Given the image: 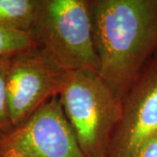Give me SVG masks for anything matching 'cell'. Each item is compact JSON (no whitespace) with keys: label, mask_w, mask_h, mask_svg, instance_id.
Segmentation results:
<instances>
[{"label":"cell","mask_w":157,"mask_h":157,"mask_svg":"<svg viewBox=\"0 0 157 157\" xmlns=\"http://www.w3.org/2000/svg\"><path fill=\"white\" fill-rule=\"evenodd\" d=\"M98 74L122 101L157 51V0H91Z\"/></svg>","instance_id":"obj_1"},{"label":"cell","mask_w":157,"mask_h":157,"mask_svg":"<svg viewBox=\"0 0 157 157\" xmlns=\"http://www.w3.org/2000/svg\"><path fill=\"white\" fill-rule=\"evenodd\" d=\"M59 98L85 156H108L121 120L122 101L91 70L70 72Z\"/></svg>","instance_id":"obj_2"},{"label":"cell","mask_w":157,"mask_h":157,"mask_svg":"<svg viewBox=\"0 0 157 157\" xmlns=\"http://www.w3.org/2000/svg\"><path fill=\"white\" fill-rule=\"evenodd\" d=\"M30 33L67 72L98 73L91 0H41Z\"/></svg>","instance_id":"obj_3"},{"label":"cell","mask_w":157,"mask_h":157,"mask_svg":"<svg viewBox=\"0 0 157 157\" xmlns=\"http://www.w3.org/2000/svg\"><path fill=\"white\" fill-rule=\"evenodd\" d=\"M69 73L39 45L11 57L7 77L8 107L12 128L59 97Z\"/></svg>","instance_id":"obj_4"},{"label":"cell","mask_w":157,"mask_h":157,"mask_svg":"<svg viewBox=\"0 0 157 157\" xmlns=\"http://www.w3.org/2000/svg\"><path fill=\"white\" fill-rule=\"evenodd\" d=\"M0 157H86L59 97L0 137Z\"/></svg>","instance_id":"obj_5"},{"label":"cell","mask_w":157,"mask_h":157,"mask_svg":"<svg viewBox=\"0 0 157 157\" xmlns=\"http://www.w3.org/2000/svg\"><path fill=\"white\" fill-rule=\"evenodd\" d=\"M157 134V51L122 100V115L107 157H135Z\"/></svg>","instance_id":"obj_6"},{"label":"cell","mask_w":157,"mask_h":157,"mask_svg":"<svg viewBox=\"0 0 157 157\" xmlns=\"http://www.w3.org/2000/svg\"><path fill=\"white\" fill-rule=\"evenodd\" d=\"M41 0H0V29L29 33Z\"/></svg>","instance_id":"obj_7"},{"label":"cell","mask_w":157,"mask_h":157,"mask_svg":"<svg viewBox=\"0 0 157 157\" xmlns=\"http://www.w3.org/2000/svg\"><path fill=\"white\" fill-rule=\"evenodd\" d=\"M37 45L29 33L0 29V57L12 56Z\"/></svg>","instance_id":"obj_8"},{"label":"cell","mask_w":157,"mask_h":157,"mask_svg":"<svg viewBox=\"0 0 157 157\" xmlns=\"http://www.w3.org/2000/svg\"><path fill=\"white\" fill-rule=\"evenodd\" d=\"M11 57H0V128L3 133L12 128L7 95V77Z\"/></svg>","instance_id":"obj_9"},{"label":"cell","mask_w":157,"mask_h":157,"mask_svg":"<svg viewBox=\"0 0 157 157\" xmlns=\"http://www.w3.org/2000/svg\"><path fill=\"white\" fill-rule=\"evenodd\" d=\"M135 157H157V134L142 144Z\"/></svg>","instance_id":"obj_10"},{"label":"cell","mask_w":157,"mask_h":157,"mask_svg":"<svg viewBox=\"0 0 157 157\" xmlns=\"http://www.w3.org/2000/svg\"><path fill=\"white\" fill-rule=\"evenodd\" d=\"M3 134H4V133H3V131H2V130H1V128H0V137L3 135Z\"/></svg>","instance_id":"obj_11"}]
</instances>
